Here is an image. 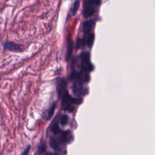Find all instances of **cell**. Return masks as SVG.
<instances>
[{"instance_id":"obj_1","label":"cell","mask_w":155,"mask_h":155,"mask_svg":"<svg viewBox=\"0 0 155 155\" xmlns=\"http://www.w3.org/2000/svg\"><path fill=\"white\" fill-rule=\"evenodd\" d=\"M82 100L81 99L74 98L71 97L68 93H65L62 98V107L64 110H68L70 112H73L74 110L73 105L76 104H79L81 102Z\"/></svg>"},{"instance_id":"obj_2","label":"cell","mask_w":155,"mask_h":155,"mask_svg":"<svg viewBox=\"0 0 155 155\" xmlns=\"http://www.w3.org/2000/svg\"><path fill=\"white\" fill-rule=\"evenodd\" d=\"M101 2V1L85 0L84 3V16L85 18H88L93 15Z\"/></svg>"},{"instance_id":"obj_3","label":"cell","mask_w":155,"mask_h":155,"mask_svg":"<svg viewBox=\"0 0 155 155\" xmlns=\"http://www.w3.org/2000/svg\"><path fill=\"white\" fill-rule=\"evenodd\" d=\"M3 47L4 49L12 51H15V52H19L22 51V47L12 41H5L3 44Z\"/></svg>"},{"instance_id":"obj_4","label":"cell","mask_w":155,"mask_h":155,"mask_svg":"<svg viewBox=\"0 0 155 155\" xmlns=\"http://www.w3.org/2000/svg\"><path fill=\"white\" fill-rule=\"evenodd\" d=\"M94 25V21L92 19L86 20L83 23V32L84 34V37L90 35L92 27Z\"/></svg>"},{"instance_id":"obj_5","label":"cell","mask_w":155,"mask_h":155,"mask_svg":"<svg viewBox=\"0 0 155 155\" xmlns=\"http://www.w3.org/2000/svg\"><path fill=\"white\" fill-rule=\"evenodd\" d=\"M73 91L74 95L76 96H79L82 95L84 92V88L82 82H79L78 81L74 82L73 85Z\"/></svg>"},{"instance_id":"obj_6","label":"cell","mask_w":155,"mask_h":155,"mask_svg":"<svg viewBox=\"0 0 155 155\" xmlns=\"http://www.w3.org/2000/svg\"><path fill=\"white\" fill-rule=\"evenodd\" d=\"M66 88V82L64 79H61L58 82L57 84V90L59 97L62 96L64 91Z\"/></svg>"},{"instance_id":"obj_7","label":"cell","mask_w":155,"mask_h":155,"mask_svg":"<svg viewBox=\"0 0 155 155\" xmlns=\"http://www.w3.org/2000/svg\"><path fill=\"white\" fill-rule=\"evenodd\" d=\"M60 139L61 140L67 143L70 142L72 139V136L70 131H66L61 133Z\"/></svg>"},{"instance_id":"obj_8","label":"cell","mask_w":155,"mask_h":155,"mask_svg":"<svg viewBox=\"0 0 155 155\" xmlns=\"http://www.w3.org/2000/svg\"><path fill=\"white\" fill-rule=\"evenodd\" d=\"M49 143H50V147L52 148H53L54 150H56V149L58 148V147H59V142H58V140L56 138L51 137L50 139Z\"/></svg>"},{"instance_id":"obj_9","label":"cell","mask_w":155,"mask_h":155,"mask_svg":"<svg viewBox=\"0 0 155 155\" xmlns=\"http://www.w3.org/2000/svg\"><path fill=\"white\" fill-rule=\"evenodd\" d=\"M56 107V102H54L51 105V106L50 107V108L48 110V115H47V119H50L52 117V116H53V114L54 113V111L55 110Z\"/></svg>"},{"instance_id":"obj_10","label":"cell","mask_w":155,"mask_h":155,"mask_svg":"<svg viewBox=\"0 0 155 155\" xmlns=\"http://www.w3.org/2000/svg\"><path fill=\"white\" fill-rule=\"evenodd\" d=\"M68 116L66 114H63L60 117L59 122L62 126H65L68 123Z\"/></svg>"},{"instance_id":"obj_11","label":"cell","mask_w":155,"mask_h":155,"mask_svg":"<svg viewBox=\"0 0 155 155\" xmlns=\"http://www.w3.org/2000/svg\"><path fill=\"white\" fill-rule=\"evenodd\" d=\"M51 131L55 134H59L60 133V128L59 127V124L58 123L56 122L53 125V126L51 127Z\"/></svg>"},{"instance_id":"obj_12","label":"cell","mask_w":155,"mask_h":155,"mask_svg":"<svg viewBox=\"0 0 155 155\" xmlns=\"http://www.w3.org/2000/svg\"><path fill=\"white\" fill-rule=\"evenodd\" d=\"M79 4H80V2L79 1H75L73 3V9H72V13H73V15H75L78 8H79Z\"/></svg>"},{"instance_id":"obj_13","label":"cell","mask_w":155,"mask_h":155,"mask_svg":"<svg viewBox=\"0 0 155 155\" xmlns=\"http://www.w3.org/2000/svg\"><path fill=\"white\" fill-rule=\"evenodd\" d=\"M73 50V43L72 41H70L68 43V49H67V58H68L70 57V56Z\"/></svg>"},{"instance_id":"obj_14","label":"cell","mask_w":155,"mask_h":155,"mask_svg":"<svg viewBox=\"0 0 155 155\" xmlns=\"http://www.w3.org/2000/svg\"><path fill=\"white\" fill-rule=\"evenodd\" d=\"M45 149H46V143L45 142H43L39 145L38 147V151L40 154H42L45 151Z\"/></svg>"},{"instance_id":"obj_15","label":"cell","mask_w":155,"mask_h":155,"mask_svg":"<svg viewBox=\"0 0 155 155\" xmlns=\"http://www.w3.org/2000/svg\"><path fill=\"white\" fill-rule=\"evenodd\" d=\"M30 148H31V146L30 145H28L25 148V149L24 150V151L22 153V154L21 155H28L30 150Z\"/></svg>"},{"instance_id":"obj_16","label":"cell","mask_w":155,"mask_h":155,"mask_svg":"<svg viewBox=\"0 0 155 155\" xmlns=\"http://www.w3.org/2000/svg\"><path fill=\"white\" fill-rule=\"evenodd\" d=\"M50 155H57V154H51Z\"/></svg>"}]
</instances>
